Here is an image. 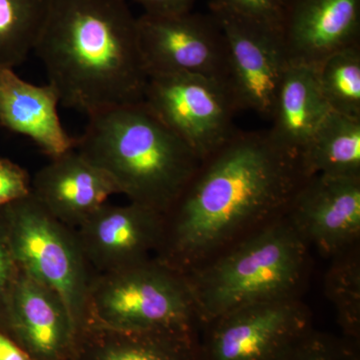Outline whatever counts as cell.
Instances as JSON below:
<instances>
[{"mask_svg":"<svg viewBox=\"0 0 360 360\" xmlns=\"http://www.w3.org/2000/svg\"><path fill=\"white\" fill-rule=\"evenodd\" d=\"M300 158L269 131L236 130L201 160L165 214L156 258L182 274L285 214L305 179Z\"/></svg>","mask_w":360,"mask_h":360,"instance_id":"obj_1","label":"cell"},{"mask_svg":"<svg viewBox=\"0 0 360 360\" xmlns=\"http://www.w3.org/2000/svg\"><path fill=\"white\" fill-rule=\"evenodd\" d=\"M49 0H0V70H14L34 51Z\"/></svg>","mask_w":360,"mask_h":360,"instance_id":"obj_20","label":"cell"},{"mask_svg":"<svg viewBox=\"0 0 360 360\" xmlns=\"http://www.w3.org/2000/svg\"><path fill=\"white\" fill-rule=\"evenodd\" d=\"M330 111L319 90L314 68L290 65L277 92L269 120L271 129L267 131L277 146L300 158Z\"/></svg>","mask_w":360,"mask_h":360,"instance_id":"obj_18","label":"cell"},{"mask_svg":"<svg viewBox=\"0 0 360 360\" xmlns=\"http://www.w3.org/2000/svg\"><path fill=\"white\" fill-rule=\"evenodd\" d=\"M33 51L65 108L89 116L143 101L148 75L127 0H49Z\"/></svg>","mask_w":360,"mask_h":360,"instance_id":"obj_2","label":"cell"},{"mask_svg":"<svg viewBox=\"0 0 360 360\" xmlns=\"http://www.w3.org/2000/svg\"><path fill=\"white\" fill-rule=\"evenodd\" d=\"M4 212L18 267L58 293L79 330L86 321L94 272L77 231L52 217L32 194L6 206Z\"/></svg>","mask_w":360,"mask_h":360,"instance_id":"obj_6","label":"cell"},{"mask_svg":"<svg viewBox=\"0 0 360 360\" xmlns=\"http://www.w3.org/2000/svg\"><path fill=\"white\" fill-rule=\"evenodd\" d=\"M0 329L32 360H68L77 335L70 310L58 293L21 270L0 319Z\"/></svg>","mask_w":360,"mask_h":360,"instance_id":"obj_13","label":"cell"},{"mask_svg":"<svg viewBox=\"0 0 360 360\" xmlns=\"http://www.w3.org/2000/svg\"><path fill=\"white\" fill-rule=\"evenodd\" d=\"M143 8V13L167 15L193 11L198 0H132Z\"/></svg>","mask_w":360,"mask_h":360,"instance_id":"obj_27","label":"cell"},{"mask_svg":"<svg viewBox=\"0 0 360 360\" xmlns=\"http://www.w3.org/2000/svg\"><path fill=\"white\" fill-rule=\"evenodd\" d=\"M305 176L360 177V120L330 111L300 155Z\"/></svg>","mask_w":360,"mask_h":360,"instance_id":"obj_19","label":"cell"},{"mask_svg":"<svg viewBox=\"0 0 360 360\" xmlns=\"http://www.w3.org/2000/svg\"><path fill=\"white\" fill-rule=\"evenodd\" d=\"M281 34L290 65L314 68L360 44V0H288Z\"/></svg>","mask_w":360,"mask_h":360,"instance_id":"obj_14","label":"cell"},{"mask_svg":"<svg viewBox=\"0 0 360 360\" xmlns=\"http://www.w3.org/2000/svg\"><path fill=\"white\" fill-rule=\"evenodd\" d=\"M314 71L330 110L360 120V44L331 54Z\"/></svg>","mask_w":360,"mask_h":360,"instance_id":"obj_21","label":"cell"},{"mask_svg":"<svg viewBox=\"0 0 360 360\" xmlns=\"http://www.w3.org/2000/svg\"><path fill=\"white\" fill-rule=\"evenodd\" d=\"M285 215L305 243L326 257L352 250L360 238V177H305Z\"/></svg>","mask_w":360,"mask_h":360,"instance_id":"obj_11","label":"cell"},{"mask_svg":"<svg viewBox=\"0 0 360 360\" xmlns=\"http://www.w3.org/2000/svg\"><path fill=\"white\" fill-rule=\"evenodd\" d=\"M75 149L110 177L118 194L163 215L201 162L143 101L89 115Z\"/></svg>","mask_w":360,"mask_h":360,"instance_id":"obj_3","label":"cell"},{"mask_svg":"<svg viewBox=\"0 0 360 360\" xmlns=\"http://www.w3.org/2000/svg\"><path fill=\"white\" fill-rule=\"evenodd\" d=\"M0 360H32L8 335L0 329Z\"/></svg>","mask_w":360,"mask_h":360,"instance_id":"obj_28","label":"cell"},{"mask_svg":"<svg viewBox=\"0 0 360 360\" xmlns=\"http://www.w3.org/2000/svg\"><path fill=\"white\" fill-rule=\"evenodd\" d=\"M58 92L51 84H30L14 70H0V124L34 142L51 158L73 150L77 139L63 127Z\"/></svg>","mask_w":360,"mask_h":360,"instance_id":"obj_16","label":"cell"},{"mask_svg":"<svg viewBox=\"0 0 360 360\" xmlns=\"http://www.w3.org/2000/svg\"><path fill=\"white\" fill-rule=\"evenodd\" d=\"M165 231V215L130 202H108L92 213L77 231L94 274H110L156 257Z\"/></svg>","mask_w":360,"mask_h":360,"instance_id":"obj_12","label":"cell"},{"mask_svg":"<svg viewBox=\"0 0 360 360\" xmlns=\"http://www.w3.org/2000/svg\"><path fill=\"white\" fill-rule=\"evenodd\" d=\"M32 194V177L25 168L0 158V208Z\"/></svg>","mask_w":360,"mask_h":360,"instance_id":"obj_25","label":"cell"},{"mask_svg":"<svg viewBox=\"0 0 360 360\" xmlns=\"http://www.w3.org/2000/svg\"><path fill=\"white\" fill-rule=\"evenodd\" d=\"M281 360H360L359 341L312 328Z\"/></svg>","mask_w":360,"mask_h":360,"instance_id":"obj_23","label":"cell"},{"mask_svg":"<svg viewBox=\"0 0 360 360\" xmlns=\"http://www.w3.org/2000/svg\"><path fill=\"white\" fill-rule=\"evenodd\" d=\"M68 360H203L198 331H127L86 321Z\"/></svg>","mask_w":360,"mask_h":360,"instance_id":"obj_17","label":"cell"},{"mask_svg":"<svg viewBox=\"0 0 360 360\" xmlns=\"http://www.w3.org/2000/svg\"><path fill=\"white\" fill-rule=\"evenodd\" d=\"M309 248L283 214L184 274L200 328L245 305L300 296Z\"/></svg>","mask_w":360,"mask_h":360,"instance_id":"obj_4","label":"cell"},{"mask_svg":"<svg viewBox=\"0 0 360 360\" xmlns=\"http://www.w3.org/2000/svg\"><path fill=\"white\" fill-rule=\"evenodd\" d=\"M116 194L110 177L75 148L51 160L32 179L33 198L75 229Z\"/></svg>","mask_w":360,"mask_h":360,"instance_id":"obj_15","label":"cell"},{"mask_svg":"<svg viewBox=\"0 0 360 360\" xmlns=\"http://www.w3.org/2000/svg\"><path fill=\"white\" fill-rule=\"evenodd\" d=\"M203 360H281L312 328L300 296L227 312L201 328Z\"/></svg>","mask_w":360,"mask_h":360,"instance_id":"obj_8","label":"cell"},{"mask_svg":"<svg viewBox=\"0 0 360 360\" xmlns=\"http://www.w3.org/2000/svg\"><path fill=\"white\" fill-rule=\"evenodd\" d=\"M137 27L148 77L186 73L226 85L229 49L221 25L212 13H142Z\"/></svg>","mask_w":360,"mask_h":360,"instance_id":"obj_9","label":"cell"},{"mask_svg":"<svg viewBox=\"0 0 360 360\" xmlns=\"http://www.w3.org/2000/svg\"><path fill=\"white\" fill-rule=\"evenodd\" d=\"M86 321L127 331L200 328L186 276L156 257L129 269L94 274Z\"/></svg>","mask_w":360,"mask_h":360,"instance_id":"obj_5","label":"cell"},{"mask_svg":"<svg viewBox=\"0 0 360 360\" xmlns=\"http://www.w3.org/2000/svg\"><path fill=\"white\" fill-rule=\"evenodd\" d=\"M288 0H208L210 13L255 21L281 32Z\"/></svg>","mask_w":360,"mask_h":360,"instance_id":"obj_24","label":"cell"},{"mask_svg":"<svg viewBox=\"0 0 360 360\" xmlns=\"http://www.w3.org/2000/svg\"><path fill=\"white\" fill-rule=\"evenodd\" d=\"M326 297L335 307L343 336H360V260L356 246L333 257L324 278Z\"/></svg>","mask_w":360,"mask_h":360,"instance_id":"obj_22","label":"cell"},{"mask_svg":"<svg viewBox=\"0 0 360 360\" xmlns=\"http://www.w3.org/2000/svg\"><path fill=\"white\" fill-rule=\"evenodd\" d=\"M143 101L200 160L236 134L238 112L226 85L201 75L149 77Z\"/></svg>","mask_w":360,"mask_h":360,"instance_id":"obj_7","label":"cell"},{"mask_svg":"<svg viewBox=\"0 0 360 360\" xmlns=\"http://www.w3.org/2000/svg\"><path fill=\"white\" fill-rule=\"evenodd\" d=\"M219 20L229 49L227 89L236 110L270 120L290 66L281 32L229 14L212 13Z\"/></svg>","mask_w":360,"mask_h":360,"instance_id":"obj_10","label":"cell"},{"mask_svg":"<svg viewBox=\"0 0 360 360\" xmlns=\"http://www.w3.org/2000/svg\"><path fill=\"white\" fill-rule=\"evenodd\" d=\"M20 272V267L16 264L9 243L6 217L2 207L0 208V319Z\"/></svg>","mask_w":360,"mask_h":360,"instance_id":"obj_26","label":"cell"}]
</instances>
